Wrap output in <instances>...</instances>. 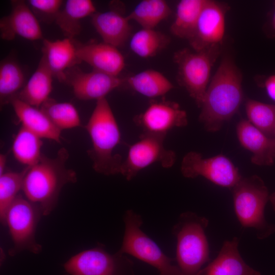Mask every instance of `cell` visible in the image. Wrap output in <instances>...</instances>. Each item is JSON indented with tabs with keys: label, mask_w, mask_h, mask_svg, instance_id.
I'll use <instances>...</instances> for the list:
<instances>
[{
	"label": "cell",
	"mask_w": 275,
	"mask_h": 275,
	"mask_svg": "<svg viewBox=\"0 0 275 275\" xmlns=\"http://www.w3.org/2000/svg\"><path fill=\"white\" fill-rule=\"evenodd\" d=\"M242 76L229 57L224 58L209 84L199 121L206 130H219L238 111L243 100Z\"/></svg>",
	"instance_id": "1"
},
{
	"label": "cell",
	"mask_w": 275,
	"mask_h": 275,
	"mask_svg": "<svg viewBox=\"0 0 275 275\" xmlns=\"http://www.w3.org/2000/svg\"><path fill=\"white\" fill-rule=\"evenodd\" d=\"M68 157L67 149L62 148L56 157L42 155L37 163L28 168L22 190L28 200L39 207L42 215H49L54 209L63 186L77 181L76 173L66 167Z\"/></svg>",
	"instance_id": "2"
},
{
	"label": "cell",
	"mask_w": 275,
	"mask_h": 275,
	"mask_svg": "<svg viewBox=\"0 0 275 275\" xmlns=\"http://www.w3.org/2000/svg\"><path fill=\"white\" fill-rule=\"evenodd\" d=\"M85 128L91 140L92 148L88 154L94 170L105 175L120 174L123 161L114 151L121 142V133L106 98L96 101Z\"/></svg>",
	"instance_id": "3"
},
{
	"label": "cell",
	"mask_w": 275,
	"mask_h": 275,
	"mask_svg": "<svg viewBox=\"0 0 275 275\" xmlns=\"http://www.w3.org/2000/svg\"><path fill=\"white\" fill-rule=\"evenodd\" d=\"M208 219L191 211L181 213L173 226L176 238L177 266L182 275H196L210 260L208 242L205 230Z\"/></svg>",
	"instance_id": "4"
},
{
	"label": "cell",
	"mask_w": 275,
	"mask_h": 275,
	"mask_svg": "<svg viewBox=\"0 0 275 275\" xmlns=\"http://www.w3.org/2000/svg\"><path fill=\"white\" fill-rule=\"evenodd\" d=\"M231 190L235 212L242 227L254 229L260 240L273 234L275 225L265 217L270 194L263 180L257 175L242 177Z\"/></svg>",
	"instance_id": "5"
},
{
	"label": "cell",
	"mask_w": 275,
	"mask_h": 275,
	"mask_svg": "<svg viewBox=\"0 0 275 275\" xmlns=\"http://www.w3.org/2000/svg\"><path fill=\"white\" fill-rule=\"evenodd\" d=\"M220 51V45H215L199 51L184 48L174 54L173 60L178 68L177 81L200 108L209 85L212 67Z\"/></svg>",
	"instance_id": "6"
},
{
	"label": "cell",
	"mask_w": 275,
	"mask_h": 275,
	"mask_svg": "<svg viewBox=\"0 0 275 275\" xmlns=\"http://www.w3.org/2000/svg\"><path fill=\"white\" fill-rule=\"evenodd\" d=\"M125 225L123 241L118 252L128 254L157 269L159 275H182L174 260L166 255L158 245L142 230L141 216L132 210L124 215Z\"/></svg>",
	"instance_id": "7"
},
{
	"label": "cell",
	"mask_w": 275,
	"mask_h": 275,
	"mask_svg": "<svg viewBox=\"0 0 275 275\" xmlns=\"http://www.w3.org/2000/svg\"><path fill=\"white\" fill-rule=\"evenodd\" d=\"M41 215L39 207L25 197L18 195L9 207L5 217V224L8 227L13 246L9 253L14 256L28 251L38 254L41 245L36 240L37 226Z\"/></svg>",
	"instance_id": "8"
},
{
	"label": "cell",
	"mask_w": 275,
	"mask_h": 275,
	"mask_svg": "<svg viewBox=\"0 0 275 275\" xmlns=\"http://www.w3.org/2000/svg\"><path fill=\"white\" fill-rule=\"evenodd\" d=\"M64 268L70 275H134L133 262L125 254H111L100 246L71 257Z\"/></svg>",
	"instance_id": "9"
},
{
	"label": "cell",
	"mask_w": 275,
	"mask_h": 275,
	"mask_svg": "<svg viewBox=\"0 0 275 275\" xmlns=\"http://www.w3.org/2000/svg\"><path fill=\"white\" fill-rule=\"evenodd\" d=\"M165 138L143 133L139 141L129 146L120 174L130 181L140 171L155 163L164 168L172 167L176 161V154L164 147Z\"/></svg>",
	"instance_id": "10"
},
{
	"label": "cell",
	"mask_w": 275,
	"mask_h": 275,
	"mask_svg": "<svg viewBox=\"0 0 275 275\" xmlns=\"http://www.w3.org/2000/svg\"><path fill=\"white\" fill-rule=\"evenodd\" d=\"M181 172L187 178L202 176L213 183L231 189L242 177L231 160L223 154L204 158L195 151L183 157Z\"/></svg>",
	"instance_id": "11"
},
{
	"label": "cell",
	"mask_w": 275,
	"mask_h": 275,
	"mask_svg": "<svg viewBox=\"0 0 275 275\" xmlns=\"http://www.w3.org/2000/svg\"><path fill=\"white\" fill-rule=\"evenodd\" d=\"M133 122L143 133L166 138L174 128L186 126L188 120L178 103L163 99L151 100L143 112L134 116Z\"/></svg>",
	"instance_id": "12"
},
{
	"label": "cell",
	"mask_w": 275,
	"mask_h": 275,
	"mask_svg": "<svg viewBox=\"0 0 275 275\" xmlns=\"http://www.w3.org/2000/svg\"><path fill=\"white\" fill-rule=\"evenodd\" d=\"M125 79L96 70L86 72L76 66L67 69L63 82L70 86L76 98L82 100L105 98L113 90L122 86Z\"/></svg>",
	"instance_id": "13"
},
{
	"label": "cell",
	"mask_w": 275,
	"mask_h": 275,
	"mask_svg": "<svg viewBox=\"0 0 275 275\" xmlns=\"http://www.w3.org/2000/svg\"><path fill=\"white\" fill-rule=\"evenodd\" d=\"M228 6L206 0L195 29L188 41L194 50L221 45L225 36V18Z\"/></svg>",
	"instance_id": "14"
},
{
	"label": "cell",
	"mask_w": 275,
	"mask_h": 275,
	"mask_svg": "<svg viewBox=\"0 0 275 275\" xmlns=\"http://www.w3.org/2000/svg\"><path fill=\"white\" fill-rule=\"evenodd\" d=\"M11 4L10 13L0 20L1 38L10 41L18 36L31 41L42 39L39 20L26 3L14 0Z\"/></svg>",
	"instance_id": "15"
},
{
	"label": "cell",
	"mask_w": 275,
	"mask_h": 275,
	"mask_svg": "<svg viewBox=\"0 0 275 275\" xmlns=\"http://www.w3.org/2000/svg\"><path fill=\"white\" fill-rule=\"evenodd\" d=\"M75 45L78 60L90 65L94 70L119 76L124 68L125 59L116 47L103 42L75 43Z\"/></svg>",
	"instance_id": "16"
},
{
	"label": "cell",
	"mask_w": 275,
	"mask_h": 275,
	"mask_svg": "<svg viewBox=\"0 0 275 275\" xmlns=\"http://www.w3.org/2000/svg\"><path fill=\"white\" fill-rule=\"evenodd\" d=\"M236 134L241 146L252 154V162L257 166H270L275 161V139L255 127L248 120H240Z\"/></svg>",
	"instance_id": "17"
},
{
	"label": "cell",
	"mask_w": 275,
	"mask_h": 275,
	"mask_svg": "<svg viewBox=\"0 0 275 275\" xmlns=\"http://www.w3.org/2000/svg\"><path fill=\"white\" fill-rule=\"evenodd\" d=\"M239 242L236 237L225 241L217 257L196 275H261L244 262L238 251Z\"/></svg>",
	"instance_id": "18"
},
{
	"label": "cell",
	"mask_w": 275,
	"mask_h": 275,
	"mask_svg": "<svg viewBox=\"0 0 275 275\" xmlns=\"http://www.w3.org/2000/svg\"><path fill=\"white\" fill-rule=\"evenodd\" d=\"M14 111L22 127L41 139L61 143V130L40 109L27 104L17 98L11 102Z\"/></svg>",
	"instance_id": "19"
},
{
	"label": "cell",
	"mask_w": 275,
	"mask_h": 275,
	"mask_svg": "<svg viewBox=\"0 0 275 275\" xmlns=\"http://www.w3.org/2000/svg\"><path fill=\"white\" fill-rule=\"evenodd\" d=\"M91 17L92 24L103 42L117 48L124 45L131 33L130 20L127 16L112 9L96 12Z\"/></svg>",
	"instance_id": "20"
},
{
	"label": "cell",
	"mask_w": 275,
	"mask_h": 275,
	"mask_svg": "<svg viewBox=\"0 0 275 275\" xmlns=\"http://www.w3.org/2000/svg\"><path fill=\"white\" fill-rule=\"evenodd\" d=\"M53 77V74L46 57L42 53L35 71L16 98L27 104L40 108L49 98L52 89Z\"/></svg>",
	"instance_id": "21"
},
{
	"label": "cell",
	"mask_w": 275,
	"mask_h": 275,
	"mask_svg": "<svg viewBox=\"0 0 275 275\" xmlns=\"http://www.w3.org/2000/svg\"><path fill=\"white\" fill-rule=\"evenodd\" d=\"M42 53L47 61L54 77L63 82L65 72L80 63L76 56V48L73 39L43 41Z\"/></svg>",
	"instance_id": "22"
},
{
	"label": "cell",
	"mask_w": 275,
	"mask_h": 275,
	"mask_svg": "<svg viewBox=\"0 0 275 275\" xmlns=\"http://www.w3.org/2000/svg\"><path fill=\"white\" fill-rule=\"evenodd\" d=\"M96 12L95 6L90 0H68L54 22L66 38L73 39L81 30V20Z\"/></svg>",
	"instance_id": "23"
},
{
	"label": "cell",
	"mask_w": 275,
	"mask_h": 275,
	"mask_svg": "<svg viewBox=\"0 0 275 275\" xmlns=\"http://www.w3.org/2000/svg\"><path fill=\"white\" fill-rule=\"evenodd\" d=\"M125 83L136 92L152 99L164 95L174 87L162 73L154 69L130 76L125 79Z\"/></svg>",
	"instance_id": "24"
},
{
	"label": "cell",
	"mask_w": 275,
	"mask_h": 275,
	"mask_svg": "<svg viewBox=\"0 0 275 275\" xmlns=\"http://www.w3.org/2000/svg\"><path fill=\"white\" fill-rule=\"evenodd\" d=\"M206 1L181 0L178 3L175 19L170 27V31L174 36L188 40Z\"/></svg>",
	"instance_id": "25"
},
{
	"label": "cell",
	"mask_w": 275,
	"mask_h": 275,
	"mask_svg": "<svg viewBox=\"0 0 275 275\" xmlns=\"http://www.w3.org/2000/svg\"><path fill=\"white\" fill-rule=\"evenodd\" d=\"M24 75L19 64L11 58L0 63L1 105L10 103L23 88Z\"/></svg>",
	"instance_id": "26"
},
{
	"label": "cell",
	"mask_w": 275,
	"mask_h": 275,
	"mask_svg": "<svg viewBox=\"0 0 275 275\" xmlns=\"http://www.w3.org/2000/svg\"><path fill=\"white\" fill-rule=\"evenodd\" d=\"M41 138L21 126L13 140L12 150L15 158L27 167L37 163L43 154Z\"/></svg>",
	"instance_id": "27"
},
{
	"label": "cell",
	"mask_w": 275,
	"mask_h": 275,
	"mask_svg": "<svg viewBox=\"0 0 275 275\" xmlns=\"http://www.w3.org/2000/svg\"><path fill=\"white\" fill-rule=\"evenodd\" d=\"M172 10L163 0H144L140 2L127 16L128 19L139 24L143 29H154L168 18Z\"/></svg>",
	"instance_id": "28"
},
{
	"label": "cell",
	"mask_w": 275,
	"mask_h": 275,
	"mask_svg": "<svg viewBox=\"0 0 275 275\" xmlns=\"http://www.w3.org/2000/svg\"><path fill=\"white\" fill-rule=\"evenodd\" d=\"M170 43L169 37L154 29H142L136 32L130 41V48L137 56L152 57L164 48Z\"/></svg>",
	"instance_id": "29"
},
{
	"label": "cell",
	"mask_w": 275,
	"mask_h": 275,
	"mask_svg": "<svg viewBox=\"0 0 275 275\" xmlns=\"http://www.w3.org/2000/svg\"><path fill=\"white\" fill-rule=\"evenodd\" d=\"M40 108L61 131L81 125L78 112L71 103L57 102L49 97Z\"/></svg>",
	"instance_id": "30"
},
{
	"label": "cell",
	"mask_w": 275,
	"mask_h": 275,
	"mask_svg": "<svg viewBox=\"0 0 275 275\" xmlns=\"http://www.w3.org/2000/svg\"><path fill=\"white\" fill-rule=\"evenodd\" d=\"M248 120L266 135L273 138L275 104L248 99L245 104Z\"/></svg>",
	"instance_id": "31"
},
{
	"label": "cell",
	"mask_w": 275,
	"mask_h": 275,
	"mask_svg": "<svg viewBox=\"0 0 275 275\" xmlns=\"http://www.w3.org/2000/svg\"><path fill=\"white\" fill-rule=\"evenodd\" d=\"M29 167L22 171L5 172L0 176V218L5 224L7 211L21 189Z\"/></svg>",
	"instance_id": "32"
},
{
	"label": "cell",
	"mask_w": 275,
	"mask_h": 275,
	"mask_svg": "<svg viewBox=\"0 0 275 275\" xmlns=\"http://www.w3.org/2000/svg\"><path fill=\"white\" fill-rule=\"evenodd\" d=\"M27 3L38 19L44 23L55 21L61 10L63 1L61 0H29Z\"/></svg>",
	"instance_id": "33"
},
{
	"label": "cell",
	"mask_w": 275,
	"mask_h": 275,
	"mask_svg": "<svg viewBox=\"0 0 275 275\" xmlns=\"http://www.w3.org/2000/svg\"><path fill=\"white\" fill-rule=\"evenodd\" d=\"M263 87L268 96L275 101V74L266 77L263 83Z\"/></svg>",
	"instance_id": "34"
},
{
	"label": "cell",
	"mask_w": 275,
	"mask_h": 275,
	"mask_svg": "<svg viewBox=\"0 0 275 275\" xmlns=\"http://www.w3.org/2000/svg\"><path fill=\"white\" fill-rule=\"evenodd\" d=\"M7 163V156L5 154H0V176L5 173Z\"/></svg>",
	"instance_id": "35"
},
{
	"label": "cell",
	"mask_w": 275,
	"mask_h": 275,
	"mask_svg": "<svg viewBox=\"0 0 275 275\" xmlns=\"http://www.w3.org/2000/svg\"><path fill=\"white\" fill-rule=\"evenodd\" d=\"M269 201L270 202L272 209L275 212V191L269 195Z\"/></svg>",
	"instance_id": "36"
},
{
	"label": "cell",
	"mask_w": 275,
	"mask_h": 275,
	"mask_svg": "<svg viewBox=\"0 0 275 275\" xmlns=\"http://www.w3.org/2000/svg\"><path fill=\"white\" fill-rule=\"evenodd\" d=\"M272 25L273 29H274V30H275V11L272 18Z\"/></svg>",
	"instance_id": "37"
},
{
	"label": "cell",
	"mask_w": 275,
	"mask_h": 275,
	"mask_svg": "<svg viewBox=\"0 0 275 275\" xmlns=\"http://www.w3.org/2000/svg\"><path fill=\"white\" fill-rule=\"evenodd\" d=\"M273 138H274V139H275V130H274V132Z\"/></svg>",
	"instance_id": "38"
}]
</instances>
